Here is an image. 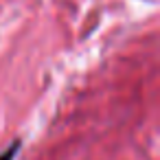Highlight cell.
I'll use <instances>...</instances> for the list:
<instances>
[{
  "mask_svg": "<svg viewBox=\"0 0 160 160\" xmlns=\"http://www.w3.org/2000/svg\"><path fill=\"white\" fill-rule=\"evenodd\" d=\"M20 149H22V140H13L5 151H0V160H16Z\"/></svg>",
  "mask_w": 160,
  "mask_h": 160,
  "instance_id": "obj_1",
  "label": "cell"
}]
</instances>
